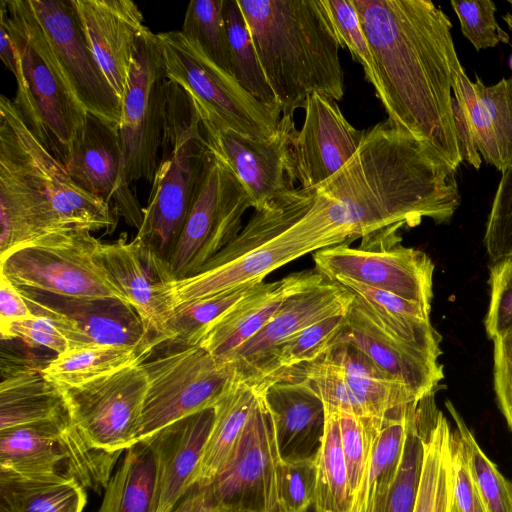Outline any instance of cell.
<instances>
[{
	"label": "cell",
	"mask_w": 512,
	"mask_h": 512,
	"mask_svg": "<svg viewBox=\"0 0 512 512\" xmlns=\"http://www.w3.org/2000/svg\"><path fill=\"white\" fill-rule=\"evenodd\" d=\"M91 451L68 411L43 421L0 430V474L22 477L81 475ZM67 473V474H68Z\"/></svg>",
	"instance_id": "20"
},
{
	"label": "cell",
	"mask_w": 512,
	"mask_h": 512,
	"mask_svg": "<svg viewBox=\"0 0 512 512\" xmlns=\"http://www.w3.org/2000/svg\"><path fill=\"white\" fill-rule=\"evenodd\" d=\"M452 512H455V511H454V507L452 508Z\"/></svg>",
	"instance_id": "61"
},
{
	"label": "cell",
	"mask_w": 512,
	"mask_h": 512,
	"mask_svg": "<svg viewBox=\"0 0 512 512\" xmlns=\"http://www.w3.org/2000/svg\"><path fill=\"white\" fill-rule=\"evenodd\" d=\"M202 123L210 147L246 188L254 209L295 188L288 175V148L296 129L293 115H282L279 132L269 139L252 138Z\"/></svg>",
	"instance_id": "23"
},
{
	"label": "cell",
	"mask_w": 512,
	"mask_h": 512,
	"mask_svg": "<svg viewBox=\"0 0 512 512\" xmlns=\"http://www.w3.org/2000/svg\"><path fill=\"white\" fill-rule=\"evenodd\" d=\"M315 487V457L279 459L276 468V489L281 512H308L314 504Z\"/></svg>",
	"instance_id": "44"
},
{
	"label": "cell",
	"mask_w": 512,
	"mask_h": 512,
	"mask_svg": "<svg viewBox=\"0 0 512 512\" xmlns=\"http://www.w3.org/2000/svg\"><path fill=\"white\" fill-rule=\"evenodd\" d=\"M157 35L167 78L185 90L204 123L258 139L279 132L282 113L248 93L181 31Z\"/></svg>",
	"instance_id": "5"
},
{
	"label": "cell",
	"mask_w": 512,
	"mask_h": 512,
	"mask_svg": "<svg viewBox=\"0 0 512 512\" xmlns=\"http://www.w3.org/2000/svg\"><path fill=\"white\" fill-rule=\"evenodd\" d=\"M450 62L452 74L451 87L454 91L455 99L464 109L470 120L478 151L487 164L493 165L498 169V153L492 129L481 110L473 83L467 77L459 62L456 50L452 51Z\"/></svg>",
	"instance_id": "45"
},
{
	"label": "cell",
	"mask_w": 512,
	"mask_h": 512,
	"mask_svg": "<svg viewBox=\"0 0 512 512\" xmlns=\"http://www.w3.org/2000/svg\"><path fill=\"white\" fill-rule=\"evenodd\" d=\"M511 492H512V482H511Z\"/></svg>",
	"instance_id": "62"
},
{
	"label": "cell",
	"mask_w": 512,
	"mask_h": 512,
	"mask_svg": "<svg viewBox=\"0 0 512 512\" xmlns=\"http://www.w3.org/2000/svg\"><path fill=\"white\" fill-rule=\"evenodd\" d=\"M0 20L21 59L23 82L13 102L36 138L65 167L87 112L65 79L28 0H1Z\"/></svg>",
	"instance_id": "4"
},
{
	"label": "cell",
	"mask_w": 512,
	"mask_h": 512,
	"mask_svg": "<svg viewBox=\"0 0 512 512\" xmlns=\"http://www.w3.org/2000/svg\"><path fill=\"white\" fill-rule=\"evenodd\" d=\"M85 39L121 100L125 93L133 50L144 16L131 0H73Z\"/></svg>",
	"instance_id": "24"
},
{
	"label": "cell",
	"mask_w": 512,
	"mask_h": 512,
	"mask_svg": "<svg viewBox=\"0 0 512 512\" xmlns=\"http://www.w3.org/2000/svg\"><path fill=\"white\" fill-rule=\"evenodd\" d=\"M0 58L14 75L17 86H20L23 82L20 54L2 20H0Z\"/></svg>",
	"instance_id": "58"
},
{
	"label": "cell",
	"mask_w": 512,
	"mask_h": 512,
	"mask_svg": "<svg viewBox=\"0 0 512 512\" xmlns=\"http://www.w3.org/2000/svg\"><path fill=\"white\" fill-rule=\"evenodd\" d=\"M374 61L373 86L393 127L457 170L451 108L452 23L430 0H353Z\"/></svg>",
	"instance_id": "1"
},
{
	"label": "cell",
	"mask_w": 512,
	"mask_h": 512,
	"mask_svg": "<svg viewBox=\"0 0 512 512\" xmlns=\"http://www.w3.org/2000/svg\"><path fill=\"white\" fill-rule=\"evenodd\" d=\"M0 258L19 248L73 229L46 198L0 162Z\"/></svg>",
	"instance_id": "29"
},
{
	"label": "cell",
	"mask_w": 512,
	"mask_h": 512,
	"mask_svg": "<svg viewBox=\"0 0 512 512\" xmlns=\"http://www.w3.org/2000/svg\"><path fill=\"white\" fill-rule=\"evenodd\" d=\"M325 278L316 270L292 273L276 282H261L244 299L219 317L200 335V345L220 362L256 335L293 292L320 283Z\"/></svg>",
	"instance_id": "27"
},
{
	"label": "cell",
	"mask_w": 512,
	"mask_h": 512,
	"mask_svg": "<svg viewBox=\"0 0 512 512\" xmlns=\"http://www.w3.org/2000/svg\"><path fill=\"white\" fill-rule=\"evenodd\" d=\"M490 284L491 300L485 328L494 340L512 330V255L491 268Z\"/></svg>",
	"instance_id": "49"
},
{
	"label": "cell",
	"mask_w": 512,
	"mask_h": 512,
	"mask_svg": "<svg viewBox=\"0 0 512 512\" xmlns=\"http://www.w3.org/2000/svg\"><path fill=\"white\" fill-rule=\"evenodd\" d=\"M171 512H257L255 509L237 503L218 500L210 486L194 485L178 502Z\"/></svg>",
	"instance_id": "55"
},
{
	"label": "cell",
	"mask_w": 512,
	"mask_h": 512,
	"mask_svg": "<svg viewBox=\"0 0 512 512\" xmlns=\"http://www.w3.org/2000/svg\"><path fill=\"white\" fill-rule=\"evenodd\" d=\"M74 96L87 113L118 125L122 103L97 63L73 0H28Z\"/></svg>",
	"instance_id": "14"
},
{
	"label": "cell",
	"mask_w": 512,
	"mask_h": 512,
	"mask_svg": "<svg viewBox=\"0 0 512 512\" xmlns=\"http://www.w3.org/2000/svg\"><path fill=\"white\" fill-rule=\"evenodd\" d=\"M265 381L238 377L214 405V418L193 478V486H210L235 450Z\"/></svg>",
	"instance_id": "30"
},
{
	"label": "cell",
	"mask_w": 512,
	"mask_h": 512,
	"mask_svg": "<svg viewBox=\"0 0 512 512\" xmlns=\"http://www.w3.org/2000/svg\"><path fill=\"white\" fill-rule=\"evenodd\" d=\"M214 418V409L183 418L145 443L156 461L153 512H171L193 486V478Z\"/></svg>",
	"instance_id": "26"
},
{
	"label": "cell",
	"mask_w": 512,
	"mask_h": 512,
	"mask_svg": "<svg viewBox=\"0 0 512 512\" xmlns=\"http://www.w3.org/2000/svg\"><path fill=\"white\" fill-rule=\"evenodd\" d=\"M258 284L243 285L175 307L168 323L167 342L196 345L204 330L248 296Z\"/></svg>",
	"instance_id": "39"
},
{
	"label": "cell",
	"mask_w": 512,
	"mask_h": 512,
	"mask_svg": "<svg viewBox=\"0 0 512 512\" xmlns=\"http://www.w3.org/2000/svg\"><path fill=\"white\" fill-rule=\"evenodd\" d=\"M473 83L481 110L495 139L502 173L512 164V76L486 86L476 75Z\"/></svg>",
	"instance_id": "43"
},
{
	"label": "cell",
	"mask_w": 512,
	"mask_h": 512,
	"mask_svg": "<svg viewBox=\"0 0 512 512\" xmlns=\"http://www.w3.org/2000/svg\"><path fill=\"white\" fill-rule=\"evenodd\" d=\"M156 461L145 443L127 449L104 489L98 512H153Z\"/></svg>",
	"instance_id": "35"
},
{
	"label": "cell",
	"mask_w": 512,
	"mask_h": 512,
	"mask_svg": "<svg viewBox=\"0 0 512 512\" xmlns=\"http://www.w3.org/2000/svg\"><path fill=\"white\" fill-rule=\"evenodd\" d=\"M347 309L306 327L284 343L275 356L269 377L310 363L326 353L345 325Z\"/></svg>",
	"instance_id": "41"
},
{
	"label": "cell",
	"mask_w": 512,
	"mask_h": 512,
	"mask_svg": "<svg viewBox=\"0 0 512 512\" xmlns=\"http://www.w3.org/2000/svg\"><path fill=\"white\" fill-rule=\"evenodd\" d=\"M453 507L455 512H486L469 474L460 442L452 431Z\"/></svg>",
	"instance_id": "52"
},
{
	"label": "cell",
	"mask_w": 512,
	"mask_h": 512,
	"mask_svg": "<svg viewBox=\"0 0 512 512\" xmlns=\"http://www.w3.org/2000/svg\"><path fill=\"white\" fill-rule=\"evenodd\" d=\"M223 5L224 0L189 2L180 31L214 64L233 76Z\"/></svg>",
	"instance_id": "40"
},
{
	"label": "cell",
	"mask_w": 512,
	"mask_h": 512,
	"mask_svg": "<svg viewBox=\"0 0 512 512\" xmlns=\"http://www.w3.org/2000/svg\"><path fill=\"white\" fill-rule=\"evenodd\" d=\"M353 295L341 285L324 279L290 294L251 339L228 359L242 380L261 381L272 373L280 347L306 327L346 310Z\"/></svg>",
	"instance_id": "17"
},
{
	"label": "cell",
	"mask_w": 512,
	"mask_h": 512,
	"mask_svg": "<svg viewBox=\"0 0 512 512\" xmlns=\"http://www.w3.org/2000/svg\"><path fill=\"white\" fill-rule=\"evenodd\" d=\"M455 424V434L465 456L469 474L486 512H512L511 482L484 454L461 415L450 401L445 403Z\"/></svg>",
	"instance_id": "38"
},
{
	"label": "cell",
	"mask_w": 512,
	"mask_h": 512,
	"mask_svg": "<svg viewBox=\"0 0 512 512\" xmlns=\"http://www.w3.org/2000/svg\"><path fill=\"white\" fill-rule=\"evenodd\" d=\"M508 3L510 4V6L512 8V0H508Z\"/></svg>",
	"instance_id": "60"
},
{
	"label": "cell",
	"mask_w": 512,
	"mask_h": 512,
	"mask_svg": "<svg viewBox=\"0 0 512 512\" xmlns=\"http://www.w3.org/2000/svg\"><path fill=\"white\" fill-rule=\"evenodd\" d=\"M451 108L462 162L465 161L475 169H479L482 160L476 145L470 120L455 98H452Z\"/></svg>",
	"instance_id": "57"
},
{
	"label": "cell",
	"mask_w": 512,
	"mask_h": 512,
	"mask_svg": "<svg viewBox=\"0 0 512 512\" xmlns=\"http://www.w3.org/2000/svg\"><path fill=\"white\" fill-rule=\"evenodd\" d=\"M264 388L231 457L210 485L223 502L246 506L249 495L260 494L262 512H281L276 489V468L280 459L270 409Z\"/></svg>",
	"instance_id": "21"
},
{
	"label": "cell",
	"mask_w": 512,
	"mask_h": 512,
	"mask_svg": "<svg viewBox=\"0 0 512 512\" xmlns=\"http://www.w3.org/2000/svg\"><path fill=\"white\" fill-rule=\"evenodd\" d=\"M456 13L463 35L477 51L492 48L500 42L509 43V35L499 26L491 0L450 2Z\"/></svg>",
	"instance_id": "47"
},
{
	"label": "cell",
	"mask_w": 512,
	"mask_h": 512,
	"mask_svg": "<svg viewBox=\"0 0 512 512\" xmlns=\"http://www.w3.org/2000/svg\"><path fill=\"white\" fill-rule=\"evenodd\" d=\"M265 380L280 459L315 457L324 432L323 401L301 379L280 374Z\"/></svg>",
	"instance_id": "28"
},
{
	"label": "cell",
	"mask_w": 512,
	"mask_h": 512,
	"mask_svg": "<svg viewBox=\"0 0 512 512\" xmlns=\"http://www.w3.org/2000/svg\"><path fill=\"white\" fill-rule=\"evenodd\" d=\"M302 128L295 129L288 148V175L300 187L316 185L338 172L356 153L366 130H358L332 98L311 94Z\"/></svg>",
	"instance_id": "18"
},
{
	"label": "cell",
	"mask_w": 512,
	"mask_h": 512,
	"mask_svg": "<svg viewBox=\"0 0 512 512\" xmlns=\"http://www.w3.org/2000/svg\"><path fill=\"white\" fill-rule=\"evenodd\" d=\"M282 115L313 93L341 100V48L323 0H237Z\"/></svg>",
	"instance_id": "2"
},
{
	"label": "cell",
	"mask_w": 512,
	"mask_h": 512,
	"mask_svg": "<svg viewBox=\"0 0 512 512\" xmlns=\"http://www.w3.org/2000/svg\"><path fill=\"white\" fill-rule=\"evenodd\" d=\"M223 16L232 74L236 81L265 106L280 109L265 77L250 32L237 0H224Z\"/></svg>",
	"instance_id": "37"
},
{
	"label": "cell",
	"mask_w": 512,
	"mask_h": 512,
	"mask_svg": "<svg viewBox=\"0 0 512 512\" xmlns=\"http://www.w3.org/2000/svg\"><path fill=\"white\" fill-rule=\"evenodd\" d=\"M324 432L315 456V512H349L352 505L338 410L325 406Z\"/></svg>",
	"instance_id": "36"
},
{
	"label": "cell",
	"mask_w": 512,
	"mask_h": 512,
	"mask_svg": "<svg viewBox=\"0 0 512 512\" xmlns=\"http://www.w3.org/2000/svg\"><path fill=\"white\" fill-rule=\"evenodd\" d=\"M502 19L505 21L508 28L512 31V14L506 13L504 16H502ZM509 64H510V68L512 70V55L510 57Z\"/></svg>",
	"instance_id": "59"
},
{
	"label": "cell",
	"mask_w": 512,
	"mask_h": 512,
	"mask_svg": "<svg viewBox=\"0 0 512 512\" xmlns=\"http://www.w3.org/2000/svg\"><path fill=\"white\" fill-rule=\"evenodd\" d=\"M35 316L18 287L0 273V332L15 322Z\"/></svg>",
	"instance_id": "56"
},
{
	"label": "cell",
	"mask_w": 512,
	"mask_h": 512,
	"mask_svg": "<svg viewBox=\"0 0 512 512\" xmlns=\"http://www.w3.org/2000/svg\"><path fill=\"white\" fill-rule=\"evenodd\" d=\"M357 296L370 307L388 314L429 320L430 311L418 303L408 301L390 292L357 283L350 279L334 281Z\"/></svg>",
	"instance_id": "50"
},
{
	"label": "cell",
	"mask_w": 512,
	"mask_h": 512,
	"mask_svg": "<svg viewBox=\"0 0 512 512\" xmlns=\"http://www.w3.org/2000/svg\"><path fill=\"white\" fill-rule=\"evenodd\" d=\"M149 352L128 345L70 348L42 367L43 375L60 389L79 387L128 366L146 361Z\"/></svg>",
	"instance_id": "33"
},
{
	"label": "cell",
	"mask_w": 512,
	"mask_h": 512,
	"mask_svg": "<svg viewBox=\"0 0 512 512\" xmlns=\"http://www.w3.org/2000/svg\"><path fill=\"white\" fill-rule=\"evenodd\" d=\"M493 341L495 392L499 407L512 431V330Z\"/></svg>",
	"instance_id": "53"
},
{
	"label": "cell",
	"mask_w": 512,
	"mask_h": 512,
	"mask_svg": "<svg viewBox=\"0 0 512 512\" xmlns=\"http://www.w3.org/2000/svg\"><path fill=\"white\" fill-rule=\"evenodd\" d=\"M2 339H21L30 346L45 347L57 355L71 348L68 339L48 318L36 315L32 319L11 324L1 333Z\"/></svg>",
	"instance_id": "51"
},
{
	"label": "cell",
	"mask_w": 512,
	"mask_h": 512,
	"mask_svg": "<svg viewBox=\"0 0 512 512\" xmlns=\"http://www.w3.org/2000/svg\"><path fill=\"white\" fill-rule=\"evenodd\" d=\"M0 512H82L86 488L73 475L22 477L0 474Z\"/></svg>",
	"instance_id": "32"
},
{
	"label": "cell",
	"mask_w": 512,
	"mask_h": 512,
	"mask_svg": "<svg viewBox=\"0 0 512 512\" xmlns=\"http://www.w3.org/2000/svg\"><path fill=\"white\" fill-rule=\"evenodd\" d=\"M147 387L144 367L137 363L61 391L69 417L88 446L119 459L139 443Z\"/></svg>",
	"instance_id": "12"
},
{
	"label": "cell",
	"mask_w": 512,
	"mask_h": 512,
	"mask_svg": "<svg viewBox=\"0 0 512 512\" xmlns=\"http://www.w3.org/2000/svg\"><path fill=\"white\" fill-rule=\"evenodd\" d=\"M64 168L79 187L109 203L129 226L140 228L143 208L122 178L118 125L87 113Z\"/></svg>",
	"instance_id": "19"
},
{
	"label": "cell",
	"mask_w": 512,
	"mask_h": 512,
	"mask_svg": "<svg viewBox=\"0 0 512 512\" xmlns=\"http://www.w3.org/2000/svg\"><path fill=\"white\" fill-rule=\"evenodd\" d=\"M96 259L109 279L136 310L148 333L159 346L167 342L173 307L167 295V281L143 257L132 240L122 234L112 243H101Z\"/></svg>",
	"instance_id": "25"
},
{
	"label": "cell",
	"mask_w": 512,
	"mask_h": 512,
	"mask_svg": "<svg viewBox=\"0 0 512 512\" xmlns=\"http://www.w3.org/2000/svg\"><path fill=\"white\" fill-rule=\"evenodd\" d=\"M41 369L2 366L0 430L51 420L67 412L61 389L46 379Z\"/></svg>",
	"instance_id": "31"
},
{
	"label": "cell",
	"mask_w": 512,
	"mask_h": 512,
	"mask_svg": "<svg viewBox=\"0 0 512 512\" xmlns=\"http://www.w3.org/2000/svg\"><path fill=\"white\" fill-rule=\"evenodd\" d=\"M350 344L363 352L389 379L416 399L434 394L443 379L437 359L417 350L385 330L366 304L353 295L345 325L332 345Z\"/></svg>",
	"instance_id": "22"
},
{
	"label": "cell",
	"mask_w": 512,
	"mask_h": 512,
	"mask_svg": "<svg viewBox=\"0 0 512 512\" xmlns=\"http://www.w3.org/2000/svg\"><path fill=\"white\" fill-rule=\"evenodd\" d=\"M329 239L293 223L272 240L197 274L167 283L173 309L237 287L263 282L273 270L311 252L334 246Z\"/></svg>",
	"instance_id": "16"
},
{
	"label": "cell",
	"mask_w": 512,
	"mask_h": 512,
	"mask_svg": "<svg viewBox=\"0 0 512 512\" xmlns=\"http://www.w3.org/2000/svg\"><path fill=\"white\" fill-rule=\"evenodd\" d=\"M396 474H378L368 467L367 474L353 497L349 512H386Z\"/></svg>",
	"instance_id": "54"
},
{
	"label": "cell",
	"mask_w": 512,
	"mask_h": 512,
	"mask_svg": "<svg viewBox=\"0 0 512 512\" xmlns=\"http://www.w3.org/2000/svg\"><path fill=\"white\" fill-rule=\"evenodd\" d=\"M210 150L204 178L169 263L170 282L197 274L238 235L242 216L253 207L240 180L211 147Z\"/></svg>",
	"instance_id": "11"
},
{
	"label": "cell",
	"mask_w": 512,
	"mask_h": 512,
	"mask_svg": "<svg viewBox=\"0 0 512 512\" xmlns=\"http://www.w3.org/2000/svg\"><path fill=\"white\" fill-rule=\"evenodd\" d=\"M100 244L85 230L52 235L1 257L0 273L20 287L68 297L126 301L96 259Z\"/></svg>",
	"instance_id": "10"
},
{
	"label": "cell",
	"mask_w": 512,
	"mask_h": 512,
	"mask_svg": "<svg viewBox=\"0 0 512 512\" xmlns=\"http://www.w3.org/2000/svg\"><path fill=\"white\" fill-rule=\"evenodd\" d=\"M343 453L347 466L350 496L353 500L365 478L375 441L384 420L359 418L338 411Z\"/></svg>",
	"instance_id": "42"
},
{
	"label": "cell",
	"mask_w": 512,
	"mask_h": 512,
	"mask_svg": "<svg viewBox=\"0 0 512 512\" xmlns=\"http://www.w3.org/2000/svg\"><path fill=\"white\" fill-rule=\"evenodd\" d=\"M161 152L142 224L133 241L143 257L170 282L169 263L211 153L193 101L170 80Z\"/></svg>",
	"instance_id": "3"
},
{
	"label": "cell",
	"mask_w": 512,
	"mask_h": 512,
	"mask_svg": "<svg viewBox=\"0 0 512 512\" xmlns=\"http://www.w3.org/2000/svg\"><path fill=\"white\" fill-rule=\"evenodd\" d=\"M341 47L347 48L353 59L363 67L366 79L376 82L370 45L363 30L353 0H323Z\"/></svg>",
	"instance_id": "46"
},
{
	"label": "cell",
	"mask_w": 512,
	"mask_h": 512,
	"mask_svg": "<svg viewBox=\"0 0 512 512\" xmlns=\"http://www.w3.org/2000/svg\"><path fill=\"white\" fill-rule=\"evenodd\" d=\"M168 85L160 40L146 27L136 41L122 99L119 139L126 185L154 179Z\"/></svg>",
	"instance_id": "8"
},
{
	"label": "cell",
	"mask_w": 512,
	"mask_h": 512,
	"mask_svg": "<svg viewBox=\"0 0 512 512\" xmlns=\"http://www.w3.org/2000/svg\"><path fill=\"white\" fill-rule=\"evenodd\" d=\"M0 162L42 194L70 228L113 233L119 215L102 198L79 187L28 128L14 102L0 97Z\"/></svg>",
	"instance_id": "6"
},
{
	"label": "cell",
	"mask_w": 512,
	"mask_h": 512,
	"mask_svg": "<svg viewBox=\"0 0 512 512\" xmlns=\"http://www.w3.org/2000/svg\"><path fill=\"white\" fill-rule=\"evenodd\" d=\"M397 224L362 238L313 253L315 270L329 281L350 279L431 309L434 265L428 255L401 245Z\"/></svg>",
	"instance_id": "9"
},
{
	"label": "cell",
	"mask_w": 512,
	"mask_h": 512,
	"mask_svg": "<svg viewBox=\"0 0 512 512\" xmlns=\"http://www.w3.org/2000/svg\"><path fill=\"white\" fill-rule=\"evenodd\" d=\"M484 243L491 260L512 255V164L502 173L488 217Z\"/></svg>",
	"instance_id": "48"
},
{
	"label": "cell",
	"mask_w": 512,
	"mask_h": 512,
	"mask_svg": "<svg viewBox=\"0 0 512 512\" xmlns=\"http://www.w3.org/2000/svg\"><path fill=\"white\" fill-rule=\"evenodd\" d=\"M35 315L50 319L71 348L89 345L157 347L136 310L118 298H79L17 286Z\"/></svg>",
	"instance_id": "15"
},
{
	"label": "cell",
	"mask_w": 512,
	"mask_h": 512,
	"mask_svg": "<svg viewBox=\"0 0 512 512\" xmlns=\"http://www.w3.org/2000/svg\"><path fill=\"white\" fill-rule=\"evenodd\" d=\"M279 373L303 380L325 406L359 418L384 420L394 410L420 401L346 343L334 344L316 360Z\"/></svg>",
	"instance_id": "13"
},
{
	"label": "cell",
	"mask_w": 512,
	"mask_h": 512,
	"mask_svg": "<svg viewBox=\"0 0 512 512\" xmlns=\"http://www.w3.org/2000/svg\"><path fill=\"white\" fill-rule=\"evenodd\" d=\"M452 431L441 411L427 427L413 512H452Z\"/></svg>",
	"instance_id": "34"
},
{
	"label": "cell",
	"mask_w": 512,
	"mask_h": 512,
	"mask_svg": "<svg viewBox=\"0 0 512 512\" xmlns=\"http://www.w3.org/2000/svg\"><path fill=\"white\" fill-rule=\"evenodd\" d=\"M148 387L139 443L163 428L213 408L237 377L230 362H220L200 345H180L142 363Z\"/></svg>",
	"instance_id": "7"
}]
</instances>
